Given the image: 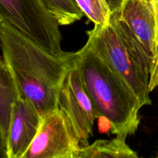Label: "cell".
Returning <instances> with one entry per match:
<instances>
[{
	"label": "cell",
	"instance_id": "6da1fadb",
	"mask_svg": "<svg viewBox=\"0 0 158 158\" xmlns=\"http://www.w3.org/2000/svg\"><path fill=\"white\" fill-rule=\"evenodd\" d=\"M0 41L4 61L19 90L42 116L58 109L63 82L77 65V52L56 53L0 19Z\"/></svg>",
	"mask_w": 158,
	"mask_h": 158
},
{
	"label": "cell",
	"instance_id": "7a4b0ae2",
	"mask_svg": "<svg viewBox=\"0 0 158 158\" xmlns=\"http://www.w3.org/2000/svg\"><path fill=\"white\" fill-rule=\"evenodd\" d=\"M77 66L98 118H104L115 135L127 138L135 134L140 103L90 40L77 52Z\"/></svg>",
	"mask_w": 158,
	"mask_h": 158
},
{
	"label": "cell",
	"instance_id": "3957f363",
	"mask_svg": "<svg viewBox=\"0 0 158 158\" xmlns=\"http://www.w3.org/2000/svg\"><path fill=\"white\" fill-rule=\"evenodd\" d=\"M87 35L99 53L135 95L140 106L151 105L152 75L149 60L120 17L118 9L112 12L108 24L95 25Z\"/></svg>",
	"mask_w": 158,
	"mask_h": 158
},
{
	"label": "cell",
	"instance_id": "277c9868",
	"mask_svg": "<svg viewBox=\"0 0 158 158\" xmlns=\"http://www.w3.org/2000/svg\"><path fill=\"white\" fill-rule=\"evenodd\" d=\"M0 19L48 50L63 52L60 24L43 0H0Z\"/></svg>",
	"mask_w": 158,
	"mask_h": 158
},
{
	"label": "cell",
	"instance_id": "5b68a950",
	"mask_svg": "<svg viewBox=\"0 0 158 158\" xmlns=\"http://www.w3.org/2000/svg\"><path fill=\"white\" fill-rule=\"evenodd\" d=\"M80 143L70 119L58 108L43 116L40 130L23 158H78Z\"/></svg>",
	"mask_w": 158,
	"mask_h": 158
},
{
	"label": "cell",
	"instance_id": "8992f818",
	"mask_svg": "<svg viewBox=\"0 0 158 158\" xmlns=\"http://www.w3.org/2000/svg\"><path fill=\"white\" fill-rule=\"evenodd\" d=\"M118 12L149 60L152 92L158 85V46L151 0H123Z\"/></svg>",
	"mask_w": 158,
	"mask_h": 158
},
{
	"label": "cell",
	"instance_id": "52a82bcc",
	"mask_svg": "<svg viewBox=\"0 0 158 158\" xmlns=\"http://www.w3.org/2000/svg\"><path fill=\"white\" fill-rule=\"evenodd\" d=\"M58 108L63 110L72 121L83 147L93 135L95 119L98 114L85 89L80 70L76 65L65 77L58 99Z\"/></svg>",
	"mask_w": 158,
	"mask_h": 158
},
{
	"label": "cell",
	"instance_id": "ba28073f",
	"mask_svg": "<svg viewBox=\"0 0 158 158\" xmlns=\"http://www.w3.org/2000/svg\"><path fill=\"white\" fill-rule=\"evenodd\" d=\"M43 116L20 92L11 119L5 157L23 158L36 136Z\"/></svg>",
	"mask_w": 158,
	"mask_h": 158
},
{
	"label": "cell",
	"instance_id": "9c48e42d",
	"mask_svg": "<svg viewBox=\"0 0 158 158\" xmlns=\"http://www.w3.org/2000/svg\"><path fill=\"white\" fill-rule=\"evenodd\" d=\"M20 90L15 77L2 57L0 61V146L5 156L11 119Z\"/></svg>",
	"mask_w": 158,
	"mask_h": 158
},
{
	"label": "cell",
	"instance_id": "30bf717a",
	"mask_svg": "<svg viewBox=\"0 0 158 158\" xmlns=\"http://www.w3.org/2000/svg\"><path fill=\"white\" fill-rule=\"evenodd\" d=\"M137 158V152L126 143V137L117 136L112 140H97L91 145L82 147L78 158Z\"/></svg>",
	"mask_w": 158,
	"mask_h": 158
},
{
	"label": "cell",
	"instance_id": "8fae6325",
	"mask_svg": "<svg viewBox=\"0 0 158 158\" xmlns=\"http://www.w3.org/2000/svg\"><path fill=\"white\" fill-rule=\"evenodd\" d=\"M60 26H68L83 18L84 13L75 0H43Z\"/></svg>",
	"mask_w": 158,
	"mask_h": 158
},
{
	"label": "cell",
	"instance_id": "7c38bea8",
	"mask_svg": "<svg viewBox=\"0 0 158 158\" xmlns=\"http://www.w3.org/2000/svg\"><path fill=\"white\" fill-rule=\"evenodd\" d=\"M84 15L95 25L104 26L110 20L111 12L106 0H75Z\"/></svg>",
	"mask_w": 158,
	"mask_h": 158
},
{
	"label": "cell",
	"instance_id": "4fadbf2b",
	"mask_svg": "<svg viewBox=\"0 0 158 158\" xmlns=\"http://www.w3.org/2000/svg\"><path fill=\"white\" fill-rule=\"evenodd\" d=\"M106 1L109 6L111 12H114L120 9L123 0H106Z\"/></svg>",
	"mask_w": 158,
	"mask_h": 158
},
{
	"label": "cell",
	"instance_id": "5bb4252c",
	"mask_svg": "<svg viewBox=\"0 0 158 158\" xmlns=\"http://www.w3.org/2000/svg\"><path fill=\"white\" fill-rule=\"evenodd\" d=\"M156 21V31H157V43L158 46V0H151Z\"/></svg>",
	"mask_w": 158,
	"mask_h": 158
},
{
	"label": "cell",
	"instance_id": "9a60e30c",
	"mask_svg": "<svg viewBox=\"0 0 158 158\" xmlns=\"http://www.w3.org/2000/svg\"><path fill=\"white\" fill-rule=\"evenodd\" d=\"M157 157H158V154H157Z\"/></svg>",
	"mask_w": 158,
	"mask_h": 158
}]
</instances>
